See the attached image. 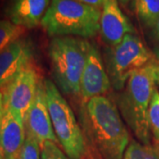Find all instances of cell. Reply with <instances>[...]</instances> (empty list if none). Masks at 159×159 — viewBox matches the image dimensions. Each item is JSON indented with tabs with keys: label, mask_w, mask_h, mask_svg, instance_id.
<instances>
[{
	"label": "cell",
	"mask_w": 159,
	"mask_h": 159,
	"mask_svg": "<svg viewBox=\"0 0 159 159\" xmlns=\"http://www.w3.org/2000/svg\"><path fill=\"white\" fill-rule=\"evenodd\" d=\"M80 119L87 137L102 159H121L129 134L119 109L105 96L82 102Z\"/></svg>",
	"instance_id": "6da1fadb"
},
{
	"label": "cell",
	"mask_w": 159,
	"mask_h": 159,
	"mask_svg": "<svg viewBox=\"0 0 159 159\" xmlns=\"http://www.w3.org/2000/svg\"><path fill=\"white\" fill-rule=\"evenodd\" d=\"M155 66L156 63L150 62L134 72L116 97V105L123 119L143 144H149L151 138L148 108L156 87Z\"/></svg>",
	"instance_id": "7a4b0ae2"
},
{
	"label": "cell",
	"mask_w": 159,
	"mask_h": 159,
	"mask_svg": "<svg viewBox=\"0 0 159 159\" xmlns=\"http://www.w3.org/2000/svg\"><path fill=\"white\" fill-rule=\"evenodd\" d=\"M101 10L76 0H51L41 25L50 36L94 37L100 31Z\"/></svg>",
	"instance_id": "3957f363"
},
{
	"label": "cell",
	"mask_w": 159,
	"mask_h": 159,
	"mask_svg": "<svg viewBox=\"0 0 159 159\" xmlns=\"http://www.w3.org/2000/svg\"><path fill=\"white\" fill-rule=\"evenodd\" d=\"M89 41L74 36L53 37L49 45L51 73L55 85L67 96H79L87 59Z\"/></svg>",
	"instance_id": "277c9868"
},
{
	"label": "cell",
	"mask_w": 159,
	"mask_h": 159,
	"mask_svg": "<svg viewBox=\"0 0 159 159\" xmlns=\"http://www.w3.org/2000/svg\"><path fill=\"white\" fill-rule=\"evenodd\" d=\"M46 99L57 142L70 159H83L87 152L84 134L74 111L51 80H44Z\"/></svg>",
	"instance_id": "5b68a950"
},
{
	"label": "cell",
	"mask_w": 159,
	"mask_h": 159,
	"mask_svg": "<svg viewBox=\"0 0 159 159\" xmlns=\"http://www.w3.org/2000/svg\"><path fill=\"white\" fill-rule=\"evenodd\" d=\"M151 57L135 33L125 34L119 44L105 48L102 59L111 87L122 90L132 74L152 62Z\"/></svg>",
	"instance_id": "8992f818"
},
{
	"label": "cell",
	"mask_w": 159,
	"mask_h": 159,
	"mask_svg": "<svg viewBox=\"0 0 159 159\" xmlns=\"http://www.w3.org/2000/svg\"><path fill=\"white\" fill-rule=\"evenodd\" d=\"M41 80L34 63H30L3 89L6 110L16 114L25 121L34 101Z\"/></svg>",
	"instance_id": "52a82bcc"
},
{
	"label": "cell",
	"mask_w": 159,
	"mask_h": 159,
	"mask_svg": "<svg viewBox=\"0 0 159 159\" xmlns=\"http://www.w3.org/2000/svg\"><path fill=\"white\" fill-rule=\"evenodd\" d=\"M111 87V84L99 49L95 43L89 42L87 59L80 85L81 102H86L93 97L104 96Z\"/></svg>",
	"instance_id": "ba28073f"
},
{
	"label": "cell",
	"mask_w": 159,
	"mask_h": 159,
	"mask_svg": "<svg viewBox=\"0 0 159 159\" xmlns=\"http://www.w3.org/2000/svg\"><path fill=\"white\" fill-rule=\"evenodd\" d=\"M25 125L27 134L34 137L40 147L45 142H58L51 123L43 79L39 82L34 101L27 115Z\"/></svg>",
	"instance_id": "9c48e42d"
},
{
	"label": "cell",
	"mask_w": 159,
	"mask_h": 159,
	"mask_svg": "<svg viewBox=\"0 0 159 159\" xmlns=\"http://www.w3.org/2000/svg\"><path fill=\"white\" fill-rule=\"evenodd\" d=\"M33 45L25 38L14 41L0 52V89H5L33 62Z\"/></svg>",
	"instance_id": "30bf717a"
},
{
	"label": "cell",
	"mask_w": 159,
	"mask_h": 159,
	"mask_svg": "<svg viewBox=\"0 0 159 159\" xmlns=\"http://www.w3.org/2000/svg\"><path fill=\"white\" fill-rule=\"evenodd\" d=\"M99 32L102 41L108 46L117 45L125 34L135 33L129 20L120 10L118 0H104Z\"/></svg>",
	"instance_id": "8fae6325"
},
{
	"label": "cell",
	"mask_w": 159,
	"mask_h": 159,
	"mask_svg": "<svg viewBox=\"0 0 159 159\" xmlns=\"http://www.w3.org/2000/svg\"><path fill=\"white\" fill-rule=\"evenodd\" d=\"M25 121L16 114L6 110L0 121V149L5 159H20L26 141Z\"/></svg>",
	"instance_id": "7c38bea8"
},
{
	"label": "cell",
	"mask_w": 159,
	"mask_h": 159,
	"mask_svg": "<svg viewBox=\"0 0 159 159\" xmlns=\"http://www.w3.org/2000/svg\"><path fill=\"white\" fill-rule=\"evenodd\" d=\"M51 0H12L8 8L11 22L25 29L39 26L48 10Z\"/></svg>",
	"instance_id": "4fadbf2b"
},
{
	"label": "cell",
	"mask_w": 159,
	"mask_h": 159,
	"mask_svg": "<svg viewBox=\"0 0 159 159\" xmlns=\"http://www.w3.org/2000/svg\"><path fill=\"white\" fill-rule=\"evenodd\" d=\"M134 8L140 21L153 29L159 18V0H134Z\"/></svg>",
	"instance_id": "5bb4252c"
},
{
	"label": "cell",
	"mask_w": 159,
	"mask_h": 159,
	"mask_svg": "<svg viewBox=\"0 0 159 159\" xmlns=\"http://www.w3.org/2000/svg\"><path fill=\"white\" fill-rule=\"evenodd\" d=\"M121 159H159V146L132 141Z\"/></svg>",
	"instance_id": "9a60e30c"
},
{
	"label": "cell",
	"mask_w": 159,
	"mask_h": 159,
	"mask_svg": "<svg viewBox=\"0 0 159 159\" xmlns=\"http://www.w3.org/2000/svg\"><path fill=\"white\" fill-rule=\"evenodd\" d=\"M27 29L15 25L11 20H0V52L14 41L20 39Z\"/></svg>",
	"instance_id": "2e32d148"
},
{
	"label": "cell",
	"mask_w": 159,
	"mask_h": 159,
	"mask_svg": "<svg viewBox=\"0 0 159 159\" xmlns=\"http://www.w3.org/2000/svg\"><path fill=\"white\" fill-rule=\"evenodd\" d=\"M148 124L151 134L155 141L159 143V89L156 87L148 108Z\"/></svg>",
	"instance_id": "e0dca14e"
},
{
	"label": "cell",
	"mask_w": 159,
	"mask_h": 159,
	"mask_svg": "<svg viewBox=\"0 0 159 159\" xmlns=\"http://www.w3.org/2000/svg\"><path fill=\"white\" fill-rule=\"evenodd\" d=\"M20 159H41V148L39 143L29 134H27Z\"/></svg>",
	"instance_id": "ac0fdd59"
},
{
	"label": "cell",
	"mask_w": 159,
	"mask_h": 159,
	"mask_svg": "<svg viewBox=\"0 0 159 159\" xmlns=\"http://www.w3.org/2000/svg\"><path fill=\"white\" fill-rule=\"evenodd\" d=\"M40 148L41 159H70L55 142H45Z\"/></svg>",
	"instance_id": "d6986e66"
},
{
	"label": "cell",
	"mask_w": 159,
	"mask_h": 159,
	"mask_svg": "<svg viewBox=\"0 0 159 159\" xmlns=\"http://www.w3.org/2000/svg\"><path fill=\"white\" fill-rule=\"evenodd\" d=\"M76 1H79L80 3H83L85 5H88V6H93V7L100 9V10H102L103 2H104V0H76Z\"/></svg>",
	"instance_id": "ffe728a7"
},
{
	"label": "cell",
	"mask_w": 159,
	"mask_h": 159,
	"mask_svg": "<svg viewBox=\"0 0 159 159\" xmlns=\"http://www.w3.org/2000/svg\"><path fill=\"white\" fill-rule=\"evenodd\" d=\"M5 112H6V107H5L4 89H0V121L3 119Z\"/></svg>",
	"instance_id": "44dd1931"
},
{
	"label": "cell",
	"mask_w": 159,
	"mask_h": 159,
	"mask_svg": "<svg viewBox=\"0 0 159 159\" xmlns=\"http://www.w3.org/2000/svg\"><path fill=\"white\" fill-rule=\"evenodd\" d=\"M152 33H153V36L155 37V39L157 40L159 42V18L157 19V22L152 29Z\"/></svg>",
	"instance_id": "7402d4cb"
},
{
	"label": "cell",
	"mask_w": 159,
	"mask_h": 159,
	"mask_svg": "<svg viewBox=\"0 0 159 159\" xmlns=\"http://www.w3.org/2000/svg\"><path fill=\"white\" fill-rule=\"evenodd\" d=\"M155 78H156V85L159 87V64L156 63L155 66Z\"/></svg>",
	"instance_id": "603a6c76"
},
{
	"label": "cell",
	"mask_w": 159,
	"mask_h": 159,
	"mask_svg": "<svg viewBox=\"0 0 159 159\" xmlns=\"http://www.w3.org/2000/svg\"><path fill=\"white\" fill-rule=\"evenodd\" d=\"M153 54L154 56L156 57V58L159 61V45L156 46L153 49Z\"/></svg>",
	"instance_id": "cb8c5ba5"
},
{
	"label": "cell",
	"mask_w": 159,
	"mask_h": 159,
	"mask_svg": "<svg viewBox=\"0 0 159 159\" xmlns=\"http://www.w3.org/2000/svg\"><path fill=\"white\" fill-rule=\"evenodd\" d=\"M119 1L121 4H123V5H126L128 2H130L131 0H119Z\"/></svg>",
	"instance_id": "d4e9b609"
},
{
	"label": "cell",
	"mask_w": 159,
	"mask_h": 159,
	"mask_svg": "<svg viewBox=\"0 0 159 159\" xmlns=\"http://www.w3.org/2000/svg\"><path fill=\"white\" fill-rule=\"evenodd\" d=\"M0 159H5V158H4V156H3V154H2V151H1V149H0Z\"/></svg>",
	"instance_id": "484cf974"
}]
</instances>
